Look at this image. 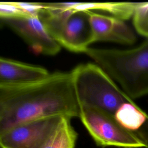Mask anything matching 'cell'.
I'll return each mask as SVG.
<instances>
[{"mask_svg":"<svg viewBox=\"0 0 148 148\" xmlns=\"http://www.w3.org/2000/svg\"><path fill=\"white\" fill-rule=\"evenodd\" d=\"M54 39L71 51L84 53L94 42L89 11L71 10L63 20Z\"/></svg>","mask_w":148,"mask_h":148,"instance_id":"obj_7","label":"cell"},{"mask_svg":"<svg viewBox=\"0 0 148 148\" xmlns=\"http://www.w3.org/2000/svg\"><path fill=\"white\" fill-rule=\"evenodd\" d=\"M79 117L98 146L122 148L148 146L136 133L124 128L114 115L105 110L91 106H80Z\"/></svg>","mask_w":148,"mask_h":148,"instance_id":"obj_4","label":"cell"},{"mask_svg":"<svg viewBox=\"0 0 148 148\" xmlns=\"http://www.w3.org/2000/svg\"><path fill=\"white\" fill-rule=\"evenodd\" d=\"M27 16L17 2H0V19L8 17Z\"/></svg>","mask_w":148,"mask_h":148,"instance_id":"obj_13","label":"cell"},{"mask_svg":"<svg viewBox=\"0 0 148 148\" xmlns=\"http://www.w3.org/2000/svg\"><path fill=\"white\" fill-rule=\"evenodd\" d=\"M79 112L71 72H56L38 82L0 88V135L45 117H79Z\"/></svg>","mask_w":148,"mask_h":148,"instance_id":"obj_1","label":"cell"},{"mask_svg":"<svg viewBox=\"0 0 148 148\" xmlns=\"http://www.w3.org/2000/svg\"><path fill=\"white\" fill-rule=\"evenodd\" d=\"M94 40L132 45L136 40L133 31L123 20L89 11Z\"/></svg>","mask_w":148,"mask_h":148,"instance_id":"obj_8","label":"cell"},{"mask_svg":"<svg viewBox=\"0 0 148 148\" xmlns=\"http://www.w3.org/2000/svg\"><path fill=\"white\" fill-rule=\"evenodd\" d=\"M5 24L18 34L35 51L53 56L60 49V44L48 32L38 16H20L1 18Z\"/></svg>","mask_w":148,"mask_h":148,"instance_id":"obj_6","label":"cell"},{"mask_svg":"<svg viewBox=\"0 0 148 148\" xmlns=\"http://www.w3.org/2000/svg\"><path fill=\"white\" fill-rule=\"evenodd\" d=\"M2 25H3V24H2V23L0 21V27H2Z\"/></svg>","mask_w":148,"mask_h":148,"instance_id":"obj_14","label":"cell"},{"mask_svg":"<svg viewBox=\"0 0 148 148\" xmlns=\"http://www.w3.org/2000/svg\"><path fill=\"white\" fill-rule=\"evenodd\" d=\"M131 99L148 94V39L130 49L88 47L84 52Z\"/></svg>","mask_w":148,"mask_h":148,"instance_id":"obj_2","label":"cell"},{"mask_svg":"<svg viewBox=\"0 0 148 148\" xmlns=\"http://www.w3.org/2000/svg\"><path fill=\"white\" fill-rule=\"evenodd\" d=\"M71 119L64 117L42 148H75L77 134L71 124Z\"/></svg>","mask_w":148,"mask_h":148,"instance_id":"obj_11","label":"cell"},{"mask_svg":"<svg viewBox=\"0 0 148 148\" xmlns=\"http://www.w3.org/2000/svg\"><path fill=\"white\" fill-rule=\"evenodd\" d=\"M132 18L136 32L148 39V2H139Z\"/></svg>","mask_w":148,"mask_h":148,"instance_id":"obj_12","label":"cell"},{"mask_svg":"<svg viewBox=\"0 0 148 148\" xmlns=\"http://www.w3.org/2000/svg\"><path fill=\"white\" fill-rule=\"evenodd\" d=\"M71 73L80 106L97 108L114 115L123 103L133 101L95 63L80 64Z\"/></svg>","mask_w":148,"mask_h":148,"instance_id":"obj_3","label":"cell"},{"mask_svg":"<svg viewBox=\"0 0 148 148\" xmlns=\"http://www.w3.org/2000/svg\"><path fill=\"white\" fill-rule=\"evenodd\" d=\"M64 117H47L16 126L0 135V148H42Z\"/></svg>","mask_w":148,"mask_h":148,"instance_id":"obj_5","label":"cell"},{"mask_svg":"<svg viewBox=\"0 0 148 148\" xmlns=\"http://www.w3.org/2000/svg\"><path fill=\"white\" fill-rule=\"evenodd\" d=\"M44 68L0 57V88L24 85L45 79Z\"/></svg>","mask_w":148,"mask_h":148,"instance_id":"obj_9","label":"cell"},{"mask_svg":"<svg viewBox=\"0 0 148 148\" xmlns=\"http://www.w3.org/2000/svg\"><path fill=\"white\" fill-rule=\"evenodd\" d=\"M114 119L124 128L134 132L148 120V115L133 101L123 103L114 114Z\"/></svg>","mask_w":148,"mask_h":148,"instance_id":"obj_10","label":"cell"},{"mask_svg":"<svg viewBox=\"0 0 148 148\" xmlns=\"http://www.w3.org/2000/svg\"><path fill=\"white\" fill-rule=\"evenodd\" d=\"M145 148H148V146H147V147H145Z\"/></svg>","mask_w":148,"mask_h":148,"instance_id":"obj_15","label":"cell"}]
</instances>
